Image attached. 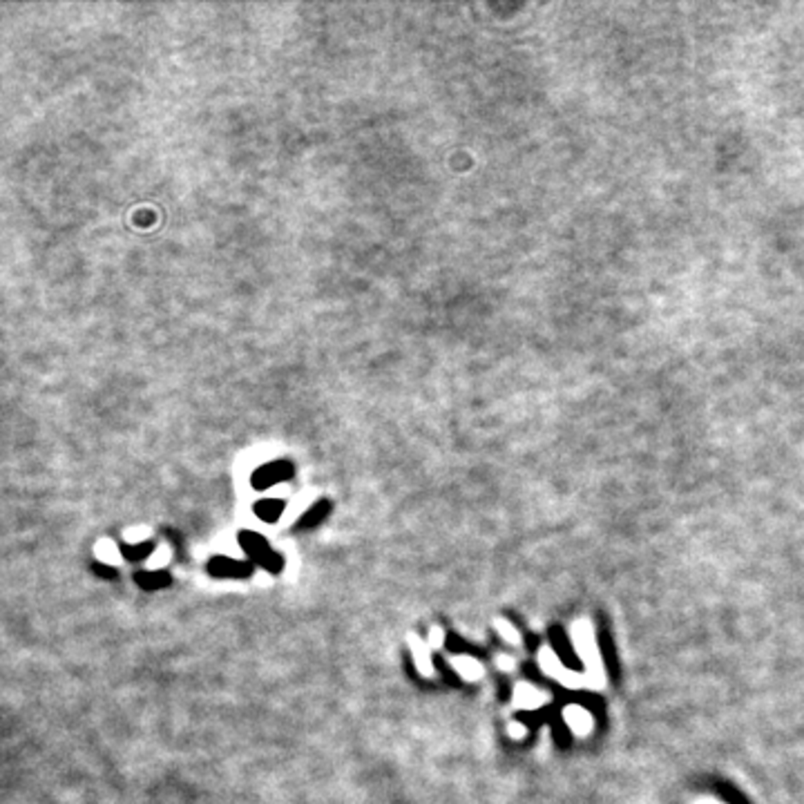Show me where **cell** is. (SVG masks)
I'll use <instances>...</instances> for the list:
<instances>
[{
  "label": "cell",
  "mask_w": 804,
  "mask_h": 804,
  "mask_svg": "<svg viewBox=\"0 0 804 804\" xmlns=\"http://www.w3.org/2000/svg\"><path fill=\"white\" fill-rule=\"evenodd\" d=\"M293 474V467L291 463H286V460H278V463H271V465H264L261 469L255 471L253 476V485L257 490H264V487H271V485H278L286 478H291Z\"/></svg>",
  "instance_id": "6da1fadb"
},
{
  "label": "cell",
  "mask_w": 804,
  "mask_h": 804,
  "mask_svg": "<svg viewBox=\"0 0 804 804\" xmlns=\"http://www.w3.org/2000/svg\"><path fill=\"white\" fill-rule=\"evenodd\" d=\"M242 545H244V550L248 552V555L253 557V559H257L259 563L268 565V561H273L275 565H278V559H273V552H271L268 543L264 541L259 534H248V532L242 534Z\"/></svg>",
  "instance_id": "7a4b0ae2"
},
{
  "label": "cell",
  "mask_w": 804,
  "mask_h": 804,
  "mask_svg": "<svg viewBox=\"0 0 804 804\" xmlns=\"http://www.w3.org/2000/svg\"><path fill=\"white\" fill-rule=\"evenodd\" d=\"M565 722L576 735H588L592 731V717L586 708L581 706H570L565 708Z\"/></svg>",
  "instance_id": "3957f363"
},
{
  "label": "cell",
  "mask_w": 804,
  "mask_h": 804,
  "mask_svg": "<svg viewBox=\"0 0 804 804\" xmlns=\"http://www.w3.org/2000/svg\"><path fill=\"white\" fill-rule=\"evenodd\" d=\"M284 509V500L280 498H268V500H259L255 505V512L261 521H275Z\"/></svg>",
  "instance_id": "277c9868"
},
{
  "label": "cell",
  "mask_w": 804,
  "mask_h": 804,
  "mask_svg": "<svg viewBox=\"0 0 804 804\" xmlns=\"http://www.w3.org/2000/svg\"><path fill=\"white\" fill-rule=\"evenodd\" d=\"M454 668L465 679H478L483 675V666L478 662H474V659H469V657H456L454 659Z\"/></svg>",
  "instance_id": "5b68a950"
},
{
  "label": "cell",
  "mask_w": 804,
  "mask_h": 804,
  "mask_svg": "<svg viewBox=\"0 0 804 804\" xmlns=\"http://www.w3.org/2000/svg\"><path fill=\"white\" fill-rule=\"evenodd\" d=\"M517 702H519L521 706H525V708H534V706L545 704V702H548V697H545L543 693H538V691L530 688V686H521V688L517 691Z\"/></svg>",
  "instance_id": "8992f818"
},
{
  "label": "cell",
  "mask_w": 804,
  "mask_h": 804,
  "mask_svg": "<svg viewBox=\"0 0 804 804\" xmlns=\"http://www.w3.org/2000/svg\"><path fill=\"white\" fill-rule=\"evenodd\" d=\"M412 648L416 653V659H418V666L423 673H431V664H429V643H420L416 637L412 639Z\"/></svg>",
  "instance_id": "52a82bcc"
},
{
  "label": "cell",
  "mask_w": 804,
  "mask_h": 804,
  "mask_svg": "<svg viewBox=\"0 0 804 804\" xmlns=\"http://www.w3.org/2000/svg\"><path fill=\"white\" fill-rule=\"evenodd\" d=\"M210 570H213V574H219V576H223V574H226V576H230V574L240 576V574L246 572L244 565H240V563H230V561H217V563L210 565Z\"/></svg>",
  "instance_id": "ba28073f"
},
{
  "label": "cell",
  "mask_w": 804,
  "mask_h": 804,
  "mask_svg": "<svg viewBox=\"0 0 804 804\" xmlns=\"http://www.w3.org/2000/svg\"><path fill=\"white\" fill-rule=\"evenodd\" d=\"M328 512V505L326 503H318L315 505L307 517H302V523L299 525H304V527H311V525H315V523H320L322 519H324V514Z\"/></svg>",
  "instance_id": "9c48e42d"
},
{
  "label": "cell",
  "mask_w": 804,
  "mask_h": 804,
  "mask_svg": "<svg viewBox=\"0 0 804 804\" xmlns=\"http://www.w3.org/2000/svg\"><path fill=\"white\" fill-rule=\"evenodd\" d=\"M541 666H543V670H548V673H552V675H555V670H561L557 655H552L548 648L541 650Z\"/></svg>",
  "instance_id": "30bf717a"
},
{
  "label": "cell",
  "mask_w": 804,
  "mask_h": 804,
  "mask_svg": "<svg viewBox=\"0 0 804 804\" xmlns=\"http://www.w3.org/2000/svg\"><path fill=\"white\" fill-rule=\"evenodd\" d=\"M496 628H498V632H500V635H503L509 643H521L519 630H514L507 621H496Z\"/></svg>",
  "instance_id": "8fae6325"
},
{
  "label": "cell",
  "mask_w": 804,
  "mask_h": 804,
  "mask_svg": "<svg viewBox=\"0 0 804 804\" xmlns=\"http://www.w3.org/2000/svg\"><path fill=\"white\" fill-rule=\"evenodd\" d=\"M139 581L148 588H159L163 583H168V576L161 574V572H154V574H146V576H139Z\"/></svg>",
  "instance_id": "7c38bea8"
},
{
  "label": "cell",
  "mask_w": 804,
  "mask_h": 804,
  "mask_svg": "<svg viewBox=\"0 0 804 804\" xmlns=\"http://www.w3.org/2000/svg\"><path fill=\"white\" fill-rule=\"evenodd\" d=\"M97 557L101 559V561H110V563H116L118 561V555H116V550H114V545L112 543H108V548H99L97 550Z\"/></svg>",
  "instance_id": "4fadbf2b"
},
{
  "label": "cell",
  "mask_w": 804,
  "mask_h": 804,
  "mask_svg": "<svg viewBox=\"0 0 804 804\" xmlns=\"http://www.w3.org/2000/svg\"><path fill=\"white\" fill-rule=\"evenodd\" d=\"M509 735H512V737H523V735H525V726H521V724H512V726H509Z\"/></svg>",
  "instance_id": "5bb4252c"
},
{
  "label": "cell",
  "mask_w": 804,
  "mask_h": 804,
  "mask_svg": "<svg viewBox=\"0 0 804 804\" xmlns=\"http://www.w3.org/2000/svg\"><path fill=\"white\" fill-rule=\"evenodd\" d=\"M440 641H443L440 630H438V628H433V632H431V641H429V643H431V645H436V648H438V645H440Z\"/></svg>",
  "instance_id": "9a60e30c"
},
{
  "label": "cell",
  "mask_w": 804,
  "mask_h": 804,
  "mask_svg": "<svg viewBox=\"0 0 804 804\" xmlns=\"http://www.w3.org/2000/svg\"><path fill=\"white\" fill-rule=\"evenodd\" d=\"M496 664H498V668H505V670H509V668L514 666L509 657H498V659H496Z\"/></svg>",
  "instance_id": "2e32d148"
},
{
  "label": "cell",
  "mask_w": 804,
  "mask_h": 804,
  "mask_svg": "<svg viewBox=\"0 0 804 804\" xmlns=\"http://www.w3.org/2000/svg\"><path fill=\"white\" fill-rule=\"evenodd\" d=\"M700 804H722V802H715V800H700Z\"/></svg>",
  "instance_id": "e0dca14e"
}]
</instances>
